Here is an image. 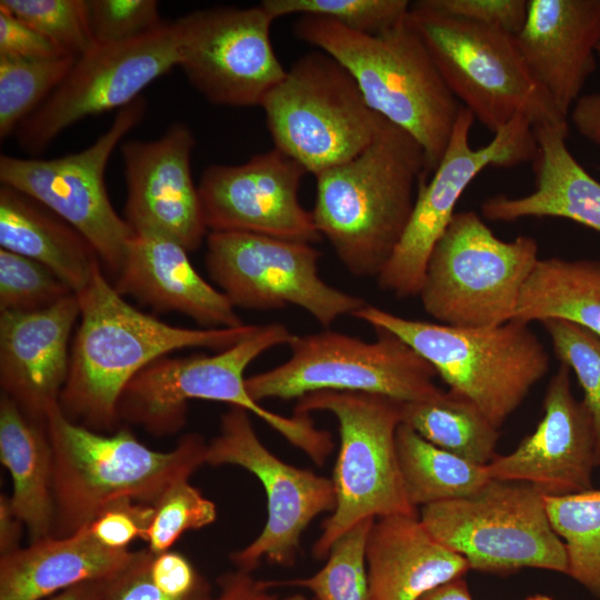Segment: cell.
Returning <instances> with one entry per match:
<instances>
[{"label": "cell", "instance_id": "cell-47", "mask_svg": "<svg viewBox=\"0 0 600 600\" xmlns=\"http://www.w3.org/2000/svg\"><path fill=\"white\" fill-rule=\"evenodd\" d=\"M219 591L207 600H307L302 594L280 596L271 591L268 581L256 579L251 572L240 569L227 572L218 579Z\"/></svg>", "mask_w": 600, "mask_h": 600}, {"label": "cell", "instance_id": "cell-44", "mask_svg": "<svg viewBox=\"0 0 600 600\" xmlns=\"http://www.w3.org/2000/svg\"><path fill=\"white\" fill-rule=\"evenodd\" d=\"M149 574L156 587L172 598L189 599L210 590L191 562L176 551L153 554Z\"/></svg>", "mask_w": 600, "mask_h": 600}, {"label": "cell", "instance_id": "cell-12", "mask_svg": "<svg viewBox=\"0 0 600 600\" xmlns=\"http://www.w3.org/2000/svg\"><path fill=\"white\" fill-rule=\"evenodd\" d=\"M293 337L284 324L273 322L257 326L252 333L213 354L162 357L124 388L117 407L119 422L140 426L152 436H170L184 426L188 402L199 399L243 409L282 432L288 417L263 408L249 394L244 371L259 356L288 346Z\"/></svg>", "mask_w": 600, "mask_h": 600}, {"label": "cell", "instance_id": "cell-9", "mask_svg": "<svg viewBox=\"0 0 600 600\" xmlns=\"http://www.w3.org/2000/svg\"><path fill=\"white\" fill-rule=\"evenodd\" d=\"M260 107L274 148L314 177L364 150L383 119L351 73L321 50L298 58Z\"/></svg>", "mask_w": 600, "mask_h": 600}, {"label": "cell", "instance_id": "cell-7", "mask_svg": "<svg viewBox=\"0 0 600 600\" xmlns=\"http://www.w3.org/2000/svg\"><path fill=\"white\" fill-rule=\"evenodd\" d=\"M408 19L462 107L496 133L514 117L533 127L566 122L529 71L513 36L430 10L418 1Z\"/></svg>", "mask_w": 600, "mask_h": 600}, {"label": "cell", "instance_id": "cell-38", "mask_svg": "<svg viewBox=\"0 0 600 600\" xmlns=\"http://www.w3.org/2000/svg\"><path fill=\"white\" fill-rule=\"evenodd\" d=\"M0 9L69 54L79 57L94 44L89 27L88 0H1Z\"/></svg>", "mask_w": 600, "mask_h": 600}, {"label": "cell", "instance_id": "cell-26", "mask_svg": "<svg viewBox=\"0 0 600 600\" xmlns=\"http://www.w3.org/2000/svg\"><path fill=\"white\" fill-rule=\"evenodd\" d=\"M139 554L101 544L88 526L66 537L49 536L0 557V600H43L83 582L111 578Z\"/></svg>", "mask_w": 600, "mask_h": 600}, {"label": "cell", "instance_id": "cell-45", "mask_svg": "<svg viewBox=\"0 0 600 600\" xmlns=\"http://www.w3.org/2000/svg\"><path fill=\"white\" fill-rule=\"evenodd\" d=\"M61 54L69 53L13 14L0 9V56L49 58Z\"/></svg>", "mask_w": 600, "mask_h": 600}, {"label": "cell", "instance_id": "cell-18", "mask_svg": "<svg viewBox=\"0 0 600 600\" xmlns=\"http://www.w3.org/2000/svg\"><path fill=\"white\" fill-rule=\"evenodd\" d=\"M273 21L261 3L189 12L174 21L178 67L210 103L260 106L287 73L271 43Z\"/></svg>", "mask_w": 600, "mask_h": 600}, {"label": "cell", "instance_id": "cell-22", "mask_svg": "<svg viewBox=\"0 0 600 600\" xmlns=\"http://www.w3.org/2000/svg\"><path fill=\"white\" fill-rule=\"evenodd\" d=\"M76 293L34 311L0 312V386L30 419L46 423L66 384L69 341L79 320Z\"/></svg>", "mask_w": 600, "mask_h": 600}, {"label": "cell", "instance_id": "cell-36", "mask_svg": "<svg viewBox=\"0 0 600 600\" xmlns=\"http://www.w3.org/2000/svg\"><path fill=\"white\" fill-rule=\"evenodd\" d=\"M261 4L274 20L290 14L314 16L367 34L391 28L411 6L407 0H263Z\"/></svg>", "mask_w": 600, "mask_h": 600}, {"label": "cell", "instance_id": "cell-28", "mask_svg": "<svg viewBox=\"0 0 600 600\" xmlns=\"http://www.w3.org/2000/svg\"><path fill=\"white\" fill-rule=\"evenodd\" d=\"M0 246L51 270L74 293L101 263L81 233L52 211L6 186L0 188Z\"/></svg>", "mask_w": 600, "mask_h": 600}, {"label": "cell", "instance_id": "cell-53", "mask_svg": "<svg viewBox=\"0 0 600 600\" xmlns=\"http://www.w3.org/2000/svg\"><path fill=\"white\" fill-rule=\"evenodd\" d=\"M597 56H598V58H599V60H600V42H599V44H598V47H597Z\"/></svg>", "mask_w": 600, "mask_h": 600}, {"label": "cell", "instance_id": "cell-29", "mask_svg": "<svg viewBox=\"0 0 600 600\" xmlns=\"http://www.w3.org/2000/svg\"><path fill=\"white\" fill-rule=\"evenodd\" d=\"M0 460L12 481L11 508L30 542L52 536L53 456L46 423L27 417L4 393L0 397Z\"/></svg>", "mask_w": 600, "mask_h": 600}, {"label": "cell", "instance_id": "cell-41", "mask_svg": "<svg viewBox=\"0 0 600 600\" xmlns=\"http://www.w3.org/2000/svg\"><path fill=\"white\" fill-rule=\"evenodd\" d=\"M94 43H120L144 36L163 24L154 0H88Z\"/></svg>", "mask_w": 600, "mask_h": 600}, {"label": "cell", "instance_id": "cell-35", "mask_svg": "<svg viewBox=\"0 0 600 600\" xmlns=\"http://www.w3.org/2000/svg\"><path fill=\"white\" fill-rule=\"evenodd\" d=\"M374 518H367L332 544L327 562L314 574L287 581H268L269 586L308 589L314 600H372L366 549Z\"/></svg>", "mask_w": 600, "mask_h": 600}, {"label": "cell", "instance_id": "cell-51", "mask_svg": "<svg viewBox=\"0 0 600 600\" xmlns=\"http://www.w3.org/2000/svg\"><path fill=\"white\" fill-rule=\"evenodd\" d=\"M419 600H473L463 577L448 581L426 594Z\"/></svg>", "mask_w": 600, "mask_h": 600}, {"label": "cell", "instance_id": "cell-27", "mask_svg": "<svg viewBox=\"0 0 600 600\" xmlns=\"http://www.w3.org/2000/svg\"><path fill=\"white\" fill-rule=\"evenodd\" d=\"M568 121L534 127L538 144L536 188L519 198L498 194L481 204L490 221L528 217L563 218L600 232V182L574 159L567 147Z\"/></svg>", "mask_w": 600, "mask_h": 600}, {"label": "cell", "instance_id": "cell-37", "mask_svg": "<svg viewBox=\"0 0 600 600\" xmlns=\"http://www.w3.org/2000/svg\"><path fill=\"white\" fill-rule=\"evenodd\" d=\"M556 357L573 371L583 391L594 433L596 464H600V337L568 321H541Z\"/></svg>", "mask_w": 600, "mask_h": 600}, {"label": "cell", "instance_id": "cell-11", "mask_svg": "<svg viewBox=\"0 0 600 600\" xmlns=\"http://www.w3.org/2000/svg\"><path fill=\"white\" fill-rule=\"evenodd\" d=\"M420 520L470 569L567 573L564 543L550 524L544 494L530 483L491 479L472 496L422 507Z\"/></svg>", "mask_w": 600, "mask_h": 600}, {"label": "cell", "instance_id": "cell-15", "mask_svg": "<svg viewBox=\"0 0 600 600\" xmlns=\"http://www.w3.org/2000/svg\"><path fill=\"white\" fill-rule=\"evenodd\" d=\"M473 121L472 112L462 107L439 166L428 181H419L406 231L376 278L381 290L397 298L419 296L430 253L471 181L488 167H514L537 157L534 127L523 116L514 117L479 149L469 142Z\"/></svg>", "mask_w": 600, "mask_h": 600}, {"label": "cell", "instance_id": "cell-25", "mask_svg": "<svg viewBox=\"0 0 600 600\" xmlns=\"http://www.w3.org/2000/svg\"><path fill=\"white\" fill-rule=\"evenodd\" d=\"M366 561L372 600H419L470 570L468 561L440 543L418 514L376 519Z\"/></svg>", "mask_w": 600, "mask_h": 600}, {"label": "cell", "instance_id": "cell-6", "mask_svg": "<svg viewBox=\"0 0 600 600\" xmlns=\"http://www.w3.org/2000/svg\"><path fill=\"white\" fill-rule=\"evenodd\" d=\"M401 402L364 392L316 391L297 400L294 413L327 411L339 424L340 446L331 478L336 507L312 547L317 559L367 518L417 516L399 466L396 433Z\"/></svg>", "mask_w": 600, "mask_h": 600}, {"label": "cell", "instance_id": "cell-23", "mask_svg": "<svg viewBox=\"0 0 600 600\" xmlns=\"http://www.w3.org/2000/svg\"><path fill=\"white\" fill-rule=\"evenodd\" d=\"M514 40L532 77L568 120L596 69L600 0H528Z\"/></svg>", "mask_w": 600, "mask_h": 600}, {"label": "cell", "instance_id": "cell-49", "mask_svg": "<svg viewBox=\"0 0 600 600\" xmlns=\"http://www.w3.org/2000/svg\"><path fill=\"white\" fill-rule=\"evenodd\" d=\"M119 574L73 586L43 600H110Z\"/></svg>", "mask_w": 600, "mask_h": 600}, {"label": "cell", "instance_id": "cell-54", "mask_svg": "<svg viewBox=\"0 0 600 600\" xmlns=\"http://www.w3.org/2000/svg\"><path fill=\"white\" fill-rule=\"evenodd\" d=\"M307 600H314V599L312 598V599H307Z\"/></svg>", "mask_w": 600, "mask_h": 600}, {"label": "cell", "instance_id": "cell-19", "mask_svg": "<svg viewBox=\"0 0 600 600\" xmlns=\"http://www.w3.org/2000/svg\"><path fill=\"white\" fill-rule=\"evenodd\" d=\"M306 169L273 148L240 164H211L198 190L210 231L258 233L300 242L320 239L312 212L299 201Z\"/></svg>", "mask_w": 600, "mask_h": 600}, {"label": "cell", "instance_id": "cell-34", "mask_svg": "<svg viewBox=\"0 0 600 600\" xmlns=\"http://www.w3.org/2000/svg\"><path fill=\"white\" fill-rule=\"evenodd\" d=\"M78 57L0 56V138L7 139L66 79Z\"/></svg>", "mask_w": 600, "mask_h": 600}, {"label": "cell", "instance_id": "cell-3", "mask_svg": "<svg viewBox=\"0 0 600 600\" xmlns=\"http://www.w3.org/2000/svg\"><path fill=\"white\" fill-rule=\"evenodd\" d=\"M293 33L339 61L354 78L369 108L420 144L426 161L420 181H428L446 152L462 106L408 14L378 34L300 16Z\"/></svg>", "mask_w": 600, "mask_h": 600}, {"label": "cell", "instance_id": "cell-5", "mask_svg": "<svg viewBox=\"0 0 600 600\" xmlns=\"http://www.w3.org/2000/svg\"><path fill=\"white\" fill-rule=\"evenodd\" d=\"M352 317L407 342L450 390L472 401L497 429L549 371L546 347L519 320L459 328L407 319L368 303Z\"/></svg>", "mask_w": 600, "mask_h": 600}, {"label": "cell", "instance_id": "cell-31", "mask_svg": "<svg viewBox=\"0 0 600 600\" xmlns=\"http://www.w3.org/2000/svg\"><path fill=\"white\" fill-rule=\"evenodd\" d=\"M396 447L406 492L414 508L472 496L491 480L486 466L430 443L402 422Z\"/></svg>", "mask_w": 600, "mask_h": 600}, {"label": "cell", "instance_id": "cell-1", "mask_svg": "<svg viewBox=\"0 0 600 600\" xmlns=\"http://www.w3.org/2000/svg\"><path fill=\"white\" fill-rule=\"evenodd\" d=\"M76 294L79 323L59 406L68 419L99 432L117 427L121 393L153 361L187 348L221 351L257 328L244 323L234 328H183L163 322L131 306L108 281L101 263Z\"/></svg>", "mask_w": 600, "mask_h": 600}, {"label": "cell", "instance_id": "cell-17", "mask_svg": "<svg viewBox=\"0 0 600 600\" xmlns=\"http://www.w3.org/2000/svg\"><path fill=\"white\" fill-rule=\"evenodd\" d=\"M206 463L246 469L258 478L267 494L263 529L231 554L237 569L252 572L263 559L279 566L293 564L306 528L336 507L331 479L279 459L260 441L243 409L231 407L221 416L219 433L207 444Z\"/></svg>", "mask_w": 600, "mask_h": 600}, {"label": "cell", "instance_id": "cell-8", "mask_svg": "<svg viewBox=\"0 0 600 600\" xmlns=\"http://www.w3.org/2000/svg\"><path fill=\"white\" fill-rule=\"evenodd\" d=\"M538 260L534 238L503 241L476 211L456 212L427 263L419 293L423 310L452 327L503 324L513 319Z\"/></svg>", "mask_w": 600, "mask_h": 600}, {"label": "cell", "instance_id": "cell-43", "mask_svg": "<svg viewBox=\"0 0 600 600\" xmlns=\"http://www.w3.org/2000/svg\"><path fill=\"white\" fill-rule=\"evenodd\" d=\"M153 513L152 504L122 500L102 510L88 528L101 544L117 550L128 549L136 539H146Z\"/></svg>", "mask_w": 600, "mask_h": 600}, {"label": "cell", "instance_id": "cell-24", "mask_svg": "<svg viewBox=\"0 0 600 600\" xmlns=\"http://www.w3.org/2000/svg\"><path fill=\"white\" fill-rule=\"evenodd\" d=\"M116 278L121 296L157 312H178L207 329L243 324L229 299L198 273L188 251L171 239L134 234Z\"/></svg>", "mask_w": 600, "mask_h": 600}, {"label": "cell", "instance_id": "cell-46", "mask_svg": "<svg viewBox=\"0 0 600 600\" xmlns=\"http://www.w3.org/2000/svg\"><path fill=\"white\" fill-rule=\"evenodd\" d=\"M152 558L148 549L140 550L133 564L117 577L110 600H207L212 596L210 590L189 599H177L163 593L149 574Z\"/></svg>", "mask_w": 600, "mask_h": 600}, {"label": "cell", "instance_id": "cell-32", "mask_svg": "<svg viewBox=\"0 0 600 600\" xmlns=\"http://www.w3.org/2000/svg\"><path fill=\"white\" fill-rule=\"evenodd\" d=\"M401 422L430 443L472 463L496 456L498 429L468 398L449 389L422 401L401 402Z\"/></svg>", "mask_w": 600, "mask_h": 600}, {"label": "cell", "instance_id": "cell-14", "mask_svg": "<svg viewBox=\"0 0 600 600\" xmlns=\"http://www.w3.org/2000/svg\"><path fill=\"white\" fill-rule=\"evenodd\" d=\"M206 268L236 308L274 310L296 306L328 328L367 304L319 276L321 252L311 243L238 231H210Z\"/></svg>", "mask_w": 600, "mask_h": 600}, {"label": "cell", "instance_id": "cell-16", "mask_svg": "<svg viewBox=\"0 0 600 600\" xmlns=\"http://www.w3.org/2000/svg\"><path fill=\"white\" fill-rule=\"evenodd\" d=\"M174 21L120 43H94L79 56L61 84L18 128L20 147L43 151L62 131L91 116L121 110L144 88L179 66Z\"/></svg>", "mask_w": 600, "mask_h": 600}, {"label": "cell", "instance_id": "cell-40", "mask_svg": "<svg viewBox=\"0 0 600 600\" xmlns=\"http://www.w3.org/2000/svg\"><path fill=\"white\" fill-rule=\"evenodd\" d=\"M153 507L144 541L154 556L169 551L184 532L204 528L217 518L216 503L189 480L172 486Z\"/></svg>", "mask_w": 600, "mask_h": 600}, {"label": "cell", "instance_id": "cell-52", "mask_svg": "<svg viewBox=\"0 0 600 600\" xmlns=\"http://www.w3.org/2000/svg\"><path fill=\"white\" fill-rule=\"evenodd\" d=\"M524 600H556V599L548 596H543V594H537V596L529 597Z\"/></svg>", "mask_w": 600, "mask_h": 600}, {"label": "cell", "instance_id": "cell-10", "mask_svg": "<svg viewBox=\"0 0 600 600\" xmlns=\"http://www.w3.org/2000/svg\"><path fill=\"white\" fill-rule=\"evenodd\" d=\"M374 341L323 330L294 334L283 363L246 378L249 394L266 399H300L316 391H350L384 396L400 402L431 399L442 390L433 367L407 342L374 328Z\"/></svg>", "mask_w": 600, "mask_h": 600}, {"label": "cell", "instance_id": "cell-50", "mask_svg": "<svg viewBox=\"0 0 600 600\" xmlns=\"http://www.w3.org/2000/svg\"><path fill=\"white\" fill-rule=\"evenodd\" d=\"M23 523L14 514L10 498L6 494L0 497V553L7 554L17 550L23 528Z\"/></svg>", "mask_w": 600, "mask_h": 600}, {"label": "cell", "instance_id": "cell-42", "mask_svg": "<svg viewBox=\"0 0 600 600\" xmlns=\"http://www.w3.org/2000/svg\"><path fill=\"white\" fill-rule=\"evenodd\" d=\"M419 4L516 37L522 29L528 0H419Z\"/></svg>", "mask_w": 600, "mask_h": 600}, {"label": "cell", "instance_id": "cell-13", "mask_svg": "<svg viewBox=\"0 0 600 600\" xmlns=\"http://www.w3.org/2000/svg\"><path fill=\"white\" fill-rule=\"evenodd\" d=\"M139 97L118 110L110 127L86 149L51 159L0 157L1 186L36 200L87 239L101 264L119 272L133 230L114 210L104 182L107 163L122 138L144 118Z\"/></svg>", "mask_w": 600, "mask_h": 600}, {"label": "cell", "instance_id": "cell-39", "mask_svg": "<svg viewBox=\"0 0 600 600\" xmlns=\"http://www.w3.org/2000/svg\"><path fill=\"white\" fill-rule=\"evenodd\" d=\"M74 293L43 264L0 249V312L34 311Z\"/></svg>", "mask_w": 600, "mask_h": 600}, {"label": "cell", "instance_id": "cell-20", "mask_svg": "<svg viewBox=\"0 0 600 600\" xmlns=\"http://www.w3.org/2000/svg\"><path fill=\"white\" fill-rule=\"evenodd\" d=\"M196 144L184 123L171 124L153 140L121 144L127 199L124 220L134 234L171 239L188 252L207 239L198 186L191 172Z\"/></svg>", "mask_w": 600, "mask_h": 600}, {"label": "cell", "instance_id": "cell-33", "mask_svg": "<svg viewBox=\"0 0 600 600\" xmlns=\"http://www.w3.org/2000/svg\"><path fill=\"white\" fill-rule=\"evenodd\" d=\"M554 532L564 539L567 573L600 599V490L544 496Z\"/></svg>", "mask_w": 600, "mask_h": 600}, {"label": "cell", "instance_id": "cell-21", "mask_svg": "<svg viewBox=\"0 0 600 600\" xmlns=\"http://www.w3.org/2000/svg\"><path fill=\"white\" fill-rule=\"evenodd\" d=\"M596 464L591 417L571 391L570 369L560 363L543 400V417L509 454L486 466L492 480L530 483L544 496L560 497L592 489Z\"/></svg>", "mask_w": 600, "mask_h": 600}, {"label": "cell", "instance_id": "cell-2", "mask_svg": "<svg viewBox=\"0 0 600 600\" xmlns=\"http://www.w3.org/2000/svg\"><path fill=\"white\" fill-rule=\"evenodd\" d=\"M424 167L420 144L383 118L364 150L316 176V228L351 274L381 272L406 231Z\"/></svg>", "mask_w": 600, "mask_h": 600}, {"label": "cell", "instance_id": "cell-48", "mask_svg": "<svg viewBox=\"0 0 600 600\" xmlns=\"http://www.w3.org/2000/svg\"><path fill=\"white\" fill-rule=\"evenodd\" d=\"M570 117L581 136L600 144V92L580 96Z\"/></svg>", "mask_w": 600, "mask_h": 600}, {"label": "cell", "instance_id": "cell-30", "mask_svg": "<svg viewBox=\"0 0 600 600\" xmlns=\"http://www.w3.org/2000/svg\"><path fill=\"white\" fill-rule=\"evenodd\" d=\"M513 319L528 324L564 320L600 337V261L539 259L521 290Z\"/></svg>", "mask_w": 600, "mask_h": 600}, {"label": "cell", "instance_id": "cell-4", "mask_svg": "<svg viewBox=\"0 0 600 600\" xmlns=\"http://www.w3.org/2000/svg\"><path fill=\"white\" fill-rule=\"evenodd\" d=\"M46 429L53 456L54 537L87 527L118 501L153 506L206 463L208 443L198 433L183 436L169 451H157L126 428L106 434L78 424L59 404L48 412Z\"/></svg>", "mask_w": 600, "mask_h": 600}]
</instances>
